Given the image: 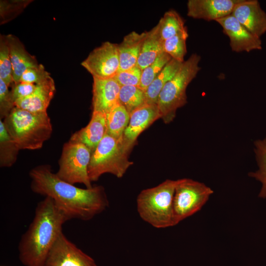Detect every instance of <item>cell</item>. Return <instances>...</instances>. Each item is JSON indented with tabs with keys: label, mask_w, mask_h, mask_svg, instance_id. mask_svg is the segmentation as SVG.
Returning <instances> with one entry per match:
<instances>
[{
	"label": "cell",
	"mask_w": 266,
	"mask_h": 266,
	"mask_svg": "<svg viewBox=\"0 0 266 266\" xmlns=\"http://www.w3.org/2000/svg\"><path fill=\"white\" fill-rule=\"evenodd\" d=\"M146 32L139 33L132 32L118 44L120 71L129 69L136 65Z\"/></svg>",
	"instance_id": "d6986e66"
},
{
	"label": "cell",
	"mask_w": 266,
	"mask_h": 266,
	"mask_svg": "<svg viewBox=\"0 0 266 266\" xmlns=\"http://www.w3.org/2000/svg\"><path fill=\"white\" fill-rule=\"evenodd\" d=\"M43 266H97L94 259L62 232L50 250Z\"/></svg>",
	"instance_id": "30bf717a"
},
{
	"label": "cell",
	"mask_w": 266,
	"mask_h": 266,
	"mask_svg": "<svg viewBox=\"0 0 266 266\" xmlns=\"http://www.w3.org/2000/svg\"><path fill=\"white\" fill-rule=\"evenodd\" d=\"M106 134V114L93 111L89 124L72 134L69 140L83 144L92 154Z\"/></svg>",
	"instance_id": "9a60e30c"
},
{
	"label": "cell",
	"mask_w": 266,
	"mask_h": 266,
	"mask_svg": "<svg viewBox=\"0 0 266 266\" xmlns=\"http://www.w3.org/2000/svg\"><path fill=\"white\" fill-rule=\"evenodd\" d=\"M254 152L258 169L250 172L248 175L261 182L262 187L259 197L266 199V135L263 139L255 140Z\"/></svg>",
	"instance_id": "d4e9b609"
},
{
	"label": "cell",
	"mask_w": 266,
	"mask_h": 266,
	"mask_svg": "<svg viewBox=\"0 0 266 266\" xmlns=\"http://www.w3.org/2000/svg\"><path fill=\"white\" fill-rule=\"evenodd\" d=\"M50 75L43 66L39 64L37 66L26 69L23 73L20 82L37 84Z\"/></svg>",
	"instance_id": "d6a6232c"
},
{
	"label": "cell",
	"mask_w": 266,
	"mask_h": 266,
	"mask_svg": "<svg viewBox=\"0 0 266 266\" xmlns=\"http://www.w3.org/2000/svg\"><path fill=\"white\" fill-rule=\"evenodd\" d=\"M177 180L167 179L154 187L141 191L136 209L144 221L157 229L175 226L173 197Z\"/></svg>",
	"instance_id": "5b68a950"
},
{
	"label": "cell",
	"mask_w": 266,
	"mask_h": 266,
	"mask_svg": "<svg viewBox=\"0 0 266 266\" xmlns=\"http://www.w3.org/2000/svg\"><path fill=\"white\" fill-rule=\"evenodd\" d=\"M3 122L20 149L41 148L52 132L47 112H33L15 106Z\"/></svg>",
	"instance_id": "3957f363"
},
{
	"label": "cell",
	"mask_w": 266,
	"mask_h": 266,
	"mask_svg": "<svg viewBox=\"0 0 266 266\" xmlns=\"http://www.w3.org/2000/svg\"><path fill=\"white\" fill-rule=\"evenodd\" d=\"M12 66L13 83L20 82L25 71L29 68L37 66L35 58L29 54L19 38L12 34L6 35Z\"/></svg>",
	"instance_id": "ac0fdd59"
},
{
	"label": "cell",
	"mask_w": 266,
	"mask_h": 266,
	"mask_svg": "<svg viewBox=\"0 0 266 266\" xmlns=\"http://www.w3.org/2000/svg\"><path fill=\"white\" fill-rule=\"evenodd\" d=\"M213 193L210 187L199 181L177 180L173 197L175 225L200 210Z\"/></svg>",
	"instance_id": "ba28073f"
},
{
	"label": "cell",
	"mask_w": 266,
	"mask_h": 266,
	"mask_svg": "<svg viewBox=\"0 0 266 266\" xmlns=\"http://www.w3.org/2000/svg\"><path fill=\"white\" fill-rule=\"evenodd\" d=\"M91 157V152L85 145L69 140L64 145L56 175L69 183L92 188L88 172Z\"/></svg>",
	"instance_id": "52a82bcc"
},
{
	"label": "cell",
	"mask_w": 266,
	"mask_h": 266,
	"mask_svg": "<svg viewBox=\"0 0 266 266\" xmlns=\"http://www.w3.org/2000/svg\"><path fill=\"white\" fill-rule=\"evenodd\" d=\"M119 101L130 114L137 108L145 103V91L138 86H121Z\"/></svg>",
	"instance_id": "484cf974"
},
{
	"label": "cell",
	"mask_w": 266,
	"mask_h": 266,
	"mask_svg": "<svg viewBox=\"0 0 266 266\" xmlns=\"http://www.w3.org/2000/svg\"><path fill=\"white\" fill-rule=\"evenodd\" d=\"M0 78L9 87L13 83L12 66L6 36L0 37Z\"/></svg>",
	"instance_id": "f1b7e54d"
},
{
	"label": "cell",
	"mask_w": 266,
	"mask_h": 266,
	"mask_svg": "<svg viewBox=\"0 0 266 266\" xmlns=\"http://www.w3.org/2000/svg\"><path fill=\"white\" fill-rule=\"evenodd\" d=\"M252 33L261 38L266 33V13L257 0H240L232 14Z\"/></svg>",
	"instance_id": "4fadbf2b"
},
{
	"label": "cell",
	"mask_w": 266,
	"mask_h": 266,
	"mask_svg": "<svg viewBox=\"0 0 266 266\" xmlns=\"http://www.w3.org/2000/svg\"><path fill=\"white\" fill-rule=\"evenodd\" d=\"M182 63L171 59L145 90V103H157L163 87L175 75Z\"/></svg>",
	"instance_id": "44dd1931"
},
{
	"label": "cell",
	"mask_w": 266,
	"mask_h": 266,
	"mask_svg": "<svg viewBox=\"0 0 266 266\" xmlns=\"http://www.w3.org/2000/svg\"><path fill=\"white\" fill-rule=\"evenodd\" d=\"M240 0H189L188 16L207 21H216L232 14Z\"/></svg>",
	"instance_id": "7c38bea8"
},
{
	"label": "cell",
	"mask_w": 266,
	"mask_h": 266,
	"mask_svg": "<svg viewBox=\"0 0 266 266\" xmlns=\"http://www.w3.org/2000/svg\"><path fill=\"white\" fill-rule=\"evenodd\" d=\"M161 118L157 103H145L130 114L129 123L124 136L128 140L134 143L143 131Z\"/></svg>",
	"instance_id": "2e32d148"
},
{
	"label": "cell",
	"mask_w": 266,
	"mask_h": 266,
	"mask_svg": "<svg viewBox=\"0 0 266 266\" xmlns=\"http://www.w3.org/2000/svg\"><path fill=\"white\" fill-rule=\"evenodd\" d=\"M8 86L0 78V117L5 118L15 107Z\"/></svg>",
	"instance_id": "1f68e13d"
},
{
	"label": "cell",
	"mask_w": 266,
	"mask_h": 266,
	"mask_svg": "<svg viewBox=\"0 0 266 266\" xmlns=\"http://www.w3.org/2000/svg\"><path fill=\"white\" fill-rule=\"evenodd\" d=\"M134 144L124 135L117 138L107 133L91 154L88 170L91 182L106 173L122 177L133 165L129 154Z\"/></svg>",
	"instance_id": "277c9868"
},
{
	"label": "cell",
	"mask_w": 266,
	"mask_h": 266,
	"mask_svg": "<svg viewBox=\"0 0 266 266\" xmlns=\"http://www.w3.org/2000/svg\"><path fill=\"white\" fill-rule=\"evenodd\" d=\"M68 218L46 197L39 201L32 222L18 245L19 258L24 266H43L48 254Z\"/></svg>",
	"instance_id": "7a4b0ae2"
},
{
	"label": "cell",
	"mask_w": 266,
	"mask_h": 266,
	"mask_svg": "<svg viewBox=\"0 0 266 266\" xmlns=\"http://www.w3.org/2000/svg\"><path fill=\"white\" fill-rule=\"evenodd\" d=\"M11 95L13 101L15 102L17 100L26 98L32 95L36 88V84L20 82L18 83H12Z\"/></svg>",
	"instance_id": "836d02e7"
},
{
	"label": "cell",
	"mask_w": 266,
	"mask_h": 266,
	"mask_svg": "<svg viewBox=\"0 0 266 266\" xmlns=\"http://www.w3.org/2000/svg\"><path fill=\"white\" fill-rule=\"evenodd\" d=\"M81 65L93 78H113L120 67L118 44L109 41L103 42L90 52Z\"/></svg>",
	"instance_id": "9c48e42d"
},
{
	"label": "cell",
	"mask_w": 266,
	"mask_h": 266,
	"mask_svg": "<svg viewBox=\"0 0 266 266\" xmlns=\"http://www.w3.org/2000/svg\"><path fill=\"white\" fill-rule=\"evenodd\" d=\"M158 24L163 41L177 34L188 32L184 20L176 11L173 9L166 12Z\"/></svg>",
	"instance_id": "7402d4cb"
},
{
	"label": "cell",
	"mask_w": 266,
	"mask_h": 266,
	"mask_svg": "<svg viewBox=\"0 0 266 266\" xmlns=\"http://www.w3.org/2000/svg\"><path fill=\"white\" fill-rule=\"evenodd\" d=\"M142 70L137 65L123 71L117 72L113 78L121 86H138L140 81Z\"/></svg>",
	"instance_id": "4dcf8cb0"
},
{
	"label": "cell",
	"mask_w": 266,
	"mask_h": 266,
	"mask_svg": "<svg viewBox=\"0 0 266 266\" xmlns=\"http://www.w3.org/2000/svg\"><path fill=\"white\" fill-rule=\"evenodd\" d=\"M121 86L113 78H93V111L108 113L119 101Z\"/></svg>",
	"instance_id": "5bb4252c"
},
{
	"label": "cell",
	"mask_w": 266,
	"mask_h": 266,
	"mask_svg": "<svg viewBox=\"0 0 266 266\" xmlns=\"http://www.w3.org/2000/svg\"><path fill=\"white\" fill-rule=\"evenodd\" d=\"M163 52V40L157 24L150 31L146 32L136 65L143 70L152 64Z\"/></svg>",
	"instance_id": "ffe728a7"
},
{
	"label": "cell",
	"mask_w": 266,
	"mask_h": 266,
	"mask_svg": "<svg viewBox=\"0 0 266 266\" xmlns=\"http://www.w3.org/2000/svg\"><path fill=\"white\" fill-rule=\"evenodd\" d=\"M171 59L168 54L164 52L161 54L152 64L142 70L138 87L145 91L147 87Z\"/></svg>",
	"instance_id": "4316f807"
},
{
	"label": "cell",
	"mask_w": 266,
	"mask_h": 266,
	"mask_svg": "<svg viewBox=\"0 0 266 266\" xmlns=\"http://www.w3.org/2000/svg\"><path fill=\"white\" fill-rule=\"evenodd\" d=\"M33 192L50 197L69 220L89 221L109 206L104 188L82 189L59 178L48 165L38 166L29 172Z\"/></svg>",
	"instance_id": "6da1fadb"
},
{
	"label": "cell",
	"mask_w": 266,
	"mask_h": 266,
	"mask_svg": "<svg viewBox=\"0 0 266 266\" xmlns=\"http://www.w3.org/2000/svg\"><path fill=\"white\" fill-rule=\"evenodd\" d=\"M188 36L187 32L163 41L164 52L168 54L172 59L183 63L187 53L186 40Z\"/></svg>",
	"instance_id": "83f0119b"
},
{
	"label": "cell",
	"mask_w": 266,
	"mask_h": 266,
	"mask_svg": "<svg viewBox=\"0 0 266 266\" xmlns=\"http://www.w3.org/2000/svg\"><path fill=\"white\" fill-rule=\"evenodd\" d=\"M200 59L197 53L192 54L160 92L157 105L165 123L172 122L177 110L187 103L186 89L201 69L199 66Z\"/></svg>",
	"instance_id": "8992f818"
},
{
	"label": "cell",
	"mask_w": 266,
	"mask_h": 266,
	"mask_svg": "<svg viewBox=\"0 0 266 266\" xmlns=\"http://www.w3.org/2000/svg\"><path fill=\"white\" fill-rule=\"evenodd\" d=\"M130 118V114L125 107L118 103L106 114L107 133L117 138L123 135Z\"/></svg>",
	"instance_id": "603a6c76"
},
{
	"label": "cell",
	"mask_w": 266,
	"mask_h": 266,
	"mask_svg": "<svg viewBox=\"0 0 266 266\" xmlns=\"http://www.w3.org/2000/svg\"><path fill=\"white\" fill-rule=\"evenodd\" d=\"M36 85L32 95L15 101L16 107L33 112H46L55 92L54 81L50 75Z\"/></svg>",
	"instance_id": "e0dca14e"
},
{
	"label": "cell",
	"mask_w": 266,
	"mask_h": 266,
	"mask_svg": "<svg viewBox=\"0 0 266 266\" xmlns=\"http://www.w3.org/2000/svg\"><path fill=\"white\" fill-rule=\"evenodd\" d=\"M223 28V33L230 39L232 51L249 52L261 50L262 41L242 25L232 14L216 21Z\"/></svg>",
	"instance_id": "8fae6325"
},
{
	"label": "cell",
	"mask_w": 266,
	"mask_h": 266,
	"mask_svg": "<svg viewBox=\"0 0 266 266\" xmlns=\"http://www.w3.org/2000/svg\"><path fill=\"white\" fill-rule=\"evenodd\" d=\"M20 150L7 131L4 123L0 121V166L10 167L16 161Z\"/></svg>",
	"instance_id": "cb8c5ba5"
},
{
	"label": "cell",
	"mask_w": 266,
	"mask_h": 266,
	"mask_svg": "<svg viewBox=\"0 0 266 266\" xmlns=\"http://www.w3.org/2000/svg\"><path fill=\"white\" fill-rule=\"evenodd\" d=\"M30 2V0H1L0 2V22L6 23L14 18Z\"/></svg>",
	"instance_id": "f546056e"
}]
</instances>
